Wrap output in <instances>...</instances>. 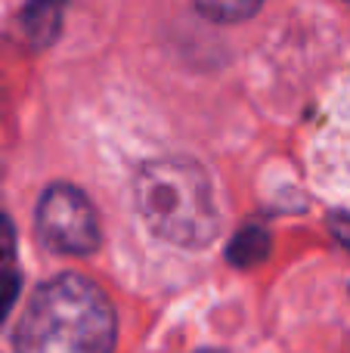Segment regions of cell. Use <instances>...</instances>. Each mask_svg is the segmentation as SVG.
<instances>
[{
  "mask_svg": "<svg viewBox=\"0 0 350 353\" xmlns=\"http://www.w3.org/2000/svg\"><path fill=\"white\" fill-rule=\"evenodd\" d=\"M310 168L320 192L350 211V68L332 87L310 146Z\"/></svg>",
  "mask_w": 350,
  "mask_h": 353,
  "instance_id": "3957f363",
  "label": "cell"
},
{
  "mask_svg": "<svg viewBox=\"0 0 350 353\" xmlns=\"http://www.w3.org/2000/svg\"><path fill=\"white\" fill-rule=\"evenodd\" d=\"M267 251H270V236L260 226H248L229 245V261L236 267H254V263H260L267 257Z\"/></svg>",
  "mask_w": 350,
  "mask_h": 353,
  "instance_id": "5b68a950",
  "label": "cell"
},
{
  "mask_svg": "<svg viewBox=\"0 0 350 353\" xmlns=\"http://www.w3.org/2000/svg\"><path fill=\"white\" fill-rule=\"evenodd\" d=\"M329 226H332V236L338 239L344 248H350V211H332L329 214Z\"/></svg>",
  "mask_w": 350,
  "mask_h": 353,
  "instance_id": "30bf717a",
  "label": "cell"
},
{
  "mask_svg": "<svg viewBox=\"0 0 350 353\" xmlns=\"http://www.w3.org/2000/svg\"><path fill=\"white\" fill-rule=\"evenodd\" d=\"M134 208L152 236L202 251L220 236L223 211L208 171L192 159H152L134 176Z\"/></svg>",
  "mask_w": 350,
  "mask_h": 353,
  "instance_id": "6da1fadb",
  "label": "cell"
},
{
  "mask_svg": "<svg viewBox=\"0 0 350 353\" xmlns=\"http://www.w3.org/2000/svg\"><path fill=\"white\" fill-rule=\"evenodd\" d=\"M16 254V232H12V223L6 217H0V267L12 261Z\"/></svg>",
  "mask_w": 350,
  "mask_h": 353,
  "instance_id": "9c48e42d",
  "label": "cell"
},
{
  "mask_svg": "<svg viewBox=\"0 0 350 353\" xmlns=\"http://www.w3.org/2000/svg\"><path fill=\"white\" fill-rule=\"evenodd\" d=\"M34 223L41 242L56 254L87 257L103 242L96 208L72 183H53V186L43 189L41 201H37Z\"/></svg>",
  "mask_w": 350,
  "mask_h": 353,
  "instance_id": "277c9868",
  "label": "cell"
},
{
  "mask_svg": "<svg viewBox=\"0 0 350 353\" xmlns=\"http://www.w3.org/2000/svg\"><path fill=\"white\" fill-rule=\"evenodd\" d=\"M59 12H62V0H31L28 12H25L28 31L41 43L53 41L56 28H59Z\"/></svg>",
  "mask_w": 350,
  "mask_h": 353,
  "instance_id": "52a82bcc",
  "label": "cell"
},
{
  "mask_svg": "<svg viewBox=\"0 0 350 353\" xmlns=\"http://www.w3.org/2000/svg\"><path fill=\"white\" fill-rule=\"evenodd\" d=\"M118 341V316L96 282L56 276L31 294L16 329L19 350L28 353H105Z\"/></svg>",
  "mask_w": 350,
  "mask_h": 353,
  "instance_id": "7a4b0ae2",
  "label": "cell"
},
{
  "mask_svg": "<svg viewBox=\"0 0 350 353\" xmlns=\"http://www.w3.org/2000/svg\"><path fill=\"white\" fill-rule=\"evenodd\" d=\"M16 301H19V276H16V270L0 267V323L10 316V310H12Z\"/></svg>",
  "mask_w": 350,
  "mask_h": 353,
  "instance_id": "ba28073f",
  "label": "cell"
},
{
  "mask_svg": "<svg viewBox=\"0 0 350 353\" xmlns=\"http://www.w3.org/2000/svg\"><path fill=\"white\" fill-rule=\"evenodd\" d=\"M196 3V10L202 12V16H208L211 22H245V19H251L254 12L260 10V3L264 0H192Z\"/></svg>",
  "mask_w": 350,
  "mask_h": 353,
  "instance_id": "8992f818",
  "label": "cell"
},
{
  "mask_svg": "<svg viewBox=\"0 0 350 353\" xmlns=\"http://www.w3.org/2000/svg\"><path fill=\"white\" fill-rule=\"evenodd\" d=\"M344 3H350V0H344Z\"/></svg>",
  "mask_w": 350,
  "mask_h": 353,
  "instance_id": "8fae6325",
  "label": "cell"
}]
</instances>
